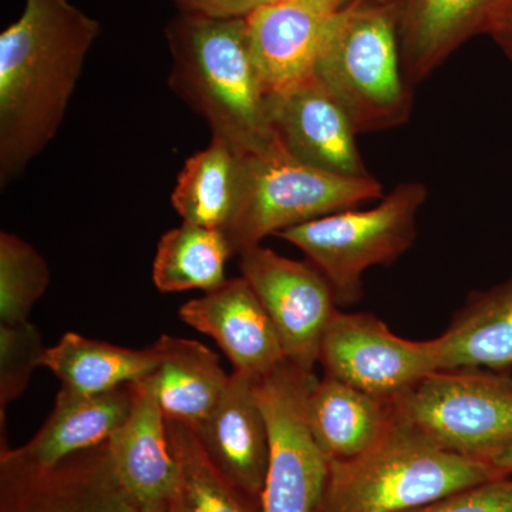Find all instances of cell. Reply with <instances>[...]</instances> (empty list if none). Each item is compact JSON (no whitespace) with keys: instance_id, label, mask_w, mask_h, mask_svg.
Returning <instances> with one entry per match:
<instances>
[{"instance_id":"29","label":"cell","mask_w":512,"mask_h":512,"mask_svg":"<svg viewBox=\"0 0 512 512\" xmlns=\"http://www.w3.org/2000/svg\"><path fill=\"white\" fill-rule=\"evenodd\" d=\"M178 12L207 18H247L249 13L276 0H173Z\"/></svg>"},{"instance_id":"16","label":"cell","mask_w":512,"mask_h":512,"mask_svg":"<svg viewBox=\"0 0 512 512\" xmlns=\"http://www.w3.org/2000/svg\"><path fill=\"white\" fill-rule=\"evenodd\" d=\"M127 419L109 443L114 470L134 504L168 503L177 480V463L150 376L130 383Z\"/></svg>"},{"instance_id":"19","label":"cell","mask_w":512,"mask_h":512,"mask_svg":"<svg viewBox=\"0 0 512 512\" xmlns=\"http://www.w3.org/2000/svg\"><path fill=\"white\" fill-rule=\"evenodd\" d=\"M439 370L512 367V276L468 296L443 335L436 338Z\"/></svg>"},{"instance_id":"32","label":"cell","mask_w":512,"mask_h":512,"mask_svg":"<svg viewBox=\"0 0 512 512\" xmlns=\"http://www.w3.org/2000/svg\"><path fill=\"white\" fill-rule=\"evenodd\" d=\"M302 2L309 3V5L315 6L326 12H339L343 8L345 0H302Z\"/></svg>"},{"instance_id":"26","label":"cell","mask_w":512,"mask_h":512,"mask_svg":"<svg viewBox=\"0 0 512 512\" xmlns=\"http://www.w3.org/2000/svg\"><path fill=\"white\" fill-rule=\"evenodd\" d=\"M46 259L29 242L2 231L0 234V323L28 322L36 302L49 288Z\"/></svg>"},{"instance_id":"1","label":"cell","mask_w":512,"mask_h":512,"mask_svg":"<svg viewBox=\"0 0 512 512\" xmlns=\"http://www.w3.org/2000/svg\"><path fill=\"white\" fill-rule=\"evenodd\" d=\"M100 33L70 0H26L0 35V185L8 187L56 137Z\"/></svg>"},{"instance_id":"3","label":"cell","mask_w":512,"mask_h":512,"mask_svg":"<svg viewBox=\"0 0 512 512\" xmlns=\"http://www.w3.org/2000/svg\"><path fill=\"white\" fill-rule=\"evenodd\" d=\"M328 463L315 512H413L470 485L505 476L490 460L437 446L402 412L366 453L345 461L328 458Z\"/></svg>"},{"instance_id":"11","label":"cell","mask_w":512,"mask_h":512,"mask_svg":"<svg viewBox=\"0 0 512 512\" xmlns=\"http://www.w3.org/2000/svg\"><path fill=\"white\" fill-rule=\"evenodd\" d=\"M109 443L80 451L55 466L30 463L15 448L0 453V512H127Z\"/></svg>"},{"instance_id":"30","label":"cell","mask_w":512,"mask_h":512,"mask_svg":"<svg viewBox=\"0 0 512 512\" xmlns=\"http://www.w3.org/2000/svg\"><path fill=\"white\" fill-rule=\"evenodd\" d=\"M483 28L493 33L512 62V0H495Z\"/></svg>"},{"instance_id":"22","label":"cell","mask_w":512,"mask_h":512,"mask_svg":"<svg viewBox=\"0 0 512 512\" xmlns=\"http://www.w3.org/2000/svg\"><path fill=\"white\" fill-rule=\"evenodd\" d=\"M42 366L67 389L99 394L153 373L158 353L153 345L146 349L123 348L69 332L55 346L46 348Z\"/></svg>"},{"instance_id":"2","label":"cell","mask_w":512,"mask_h":512,"mask_svg":"<svg viewBox=\"0 0 512 512\" xmlns=\"http://www.w3.org/2000/svg\"><path fill=\"white\" fill-rule=\"evenodd\" d=\"M173 92L200 114L212 136L238 153L276 136L265 93L249 52L245 18H207L178 12L165 28Z\"/></svg>"},{"instance_id":"14","label":"cell","mask_w":512,"mask_h":512,"mask_svg":"<svg viewBox=\"0 0 512 512\" xmlns=\"http://www.w3.org/2000/svg\"><path fill=\"white\" fill-rule=\"evenodd\" d=\"M178 316L214 339L234 372L259 379L288 360L271 316L242 276L184 303Z\"/></svg>"},{"instance_id":"7","label":"cell","mask_w":512,"mask_h":512,"mask_svg":"<svg viewBox=\"0 0 512 512\" xmlns=\"http://www.w3.org/2000/svg\"><path fill=\"white\" fill-rule=\"evenodd\" d=\"M396 400L413 426L451 453L490 460L512 444L510 372L436 370Z\"/></svg>"},{"instance_id":"10","label":"cell","mask_w":512,"mask_h":512,"mask_svg":"<svg viewBox=\"0 0 512 512\" xmlns=\"http://www.w3.org/2000/svg\"><path fill=\"white\" fill-rule=\"evenodd\" d=\"M239 269L271 316L286 359L313 372L339 306L328 279L312 262L295 261L261 245L239 254Z\"/></svg>"},{"instance_id":"6","label":"cell","mask_w":512,"mask_h":512,"mask_svg":"<svg viewBox=\"0 0 512 512\" xmlns=\"http://www.w3.org/2000/svg\"><path fill=\"white\" fill-rule=\"evenodd\" d=\"M429 197L426 184L407 181L367 210L333 212L279 232L328 279L339 306L362 299L363 275L390 265L413 247L417 217Z\"/></svg>"},{"instance_id":"17","label":"cell","mask_w":512,"mask_h":512,"mask_svg":"<svg viewBox=\"0 0 512 512\" xmlns=\"http://www.w3.org/2000/svg\"><path fill=\"white\" fill-rule=\"evenodd\" d=\"M309 429L329 460L366 453L400 416L396 399L375 396L336 377L318 379L308 397Z\"/></svg>"},{"instance_id":"5","label":"cell","mask_w":512,"mask_h":512,"mask_svg":"<svg viewBox=\"0 0 512 512\" xmlns=\"http://www.w3.org/2000/svg\"><path fill=\"white\" fill-rule=\"evenodd\" d=\"M394 13V3L360 0L340 10L316 70L357 134L402 126L412 114V84L404 73Z\"/></svg>"},{"instance_id":"25","label":"cell","mask_w":512,"mask_h":512,"mask_svg":"<svg viewBox=\"0 0 512 512\" xmlns=\"http://www.w3.org/2000/svg\"><path fill=\"white\" fill-rule=\"evenodd\" d=\"M231 256L224 232L183 222L158 242L154 285L164 293L214 291L227 282L225 266Z\"/></svg>"},{"instance_id":"27","label":"cell","mask_w":512,"mask_h":512,"mask_svg":"<svg viewBox=\"0 0 512 512\" xmlns=\"http://www.w3.org/2000/svg\"><path fill=\"white\" fill-rule=\"evenodd\" d=\"M46 348L33 323H0V407L15 402L28 389L36 367L42 366Z\"/></svg>"},{"instance_id":"8","label":"cell","mask_w":512,"mask_h":512,"mask_svg":"<svg viewBox=\"0 0 512 512\" xmlns=\"http://www.w3.org/2000/svg\"><path fill=\"white\" fill-rule=\"evenodd\" d=\"M318 377L286 360L255 379V393L268 423L271 454L261 494L264 512H315L329 463L309 429L308 397Z\"/></svg>"},{"instance_id":"21","label":"cell","mask_w":512,"mask_h":512,"mask_svg":"<svg viewBox=\"0 0 512 512\" xmlns=\"http://www.w3.org/2000/svg\"><path fill=\"white\" fill-rule=\"evenodd\" d=\"M495 0H407L402 18L403 69L424 82L474 30L483 28Z\"/></svg>"},{"instance_id":"13","label":"cell","mask_w":512,"mask_h":512,"mask_svg":"<svg viewBox=\"0 0 512 512\" xmlns=\"http://www.w3.org/2000/svg\"><path fill=\"white\" fill-rule=\"evenodd\" d=\"M340 10L326 12L302 0H276L249 13V52L268 96L316 74Z\"/></svg>"},{"instance_id":"23","label":"cell","mask_w":512,"mask_h":512,"mask_svg":"<svg viewBox=\"0 0 512 512\" xmlns=\"http://www.w3.org/2000/svg\"><path fill=\"white\" fill-rule=\"evenodd\" d=\"M238 184V151L212 136L204 150L185 160L171 204L183 222L224 232L237 207Z\"/></svg>"},{"instance_id":"20","label":"cell","mask_w":512,"mask_h":512,"mask_svg":"<svg viewBox=\"0 0 512 512\" xmlns=\"http://www.w3.org/2000/svg\"><path fill=\"white\" fill-rule=\"evenodd\" d=\"M153 346L158 366L148 376L164 416L197 426L221 402L231 375L220 357L197 340L163 335Z\"/></svg>"},{"instance_id":"12","label":"cell","mask_w":512,"mask_h":512,"mask_svg":"<svg viewBox=\"0 0 512 512\" xmlns=\"http://www.w3.org/2000/svg\"><path fill=\"white\" fill-rule=\"evenodd\" d=\"M268 114L276 136L302 163L345 177L370 175L349 114L318 74L268 96Z\"/></svg>"},{"instance_id":"34","label":"cell","mask_w":512,"mask_h":512,"mask_svg":"<svg viewBox=\"0 0 512 512\" xmlns=\"http://www.w3.org/2000/svg\"><path fill=\"white\" fill-rule=\"evenodd\" d=\"M370 3H373V5H393L394 0H370Z\"/></svg>"},{"instance_id":"28","label":"cell","mask_w":512,"mask_h":512,"mask_svg":"<svg viewBox=\"0 0 512 512\" xmlns=\"http://www.w3.org/2000/svg\"><path fill=\"white\" fill-rule=\"evenodd\" d=\"M413 512H512V474L470 485Z\"/></svg>"},{"instance_id":"24","label":"cell","mask_w":512,"mask_h":512,"mask_svg":"<svg viewBox=\"0 0 512 512\" xmlns=\"http://www.w3.org/2000/svg\"><path fill=\"white\" fill-rule=\"evenodd\" d=\"M167 431L177 463L168 512H264L261 498L245 493L215 466L191 426L167 419Z\"/></svg>"},{"instance_id":"18","label":"cell","mask_w":512,"mask_h":512,"mask_svg":"<svg viewBox=\"0 0 512 512\" xmlns=\"http://www.w3.org/2000/svg\"><path fill=\"white\" fill-rule=\"evenodd\" d=\"M130 383L99 394L60 387L52 412L42 429L16 453L37 466L50 467L64 458L107 443L127 419Z\"/></svg>"},{"instance_id":"15","label":"cell","mask_w":512,"mask_h":512,"mask_svg":"<svg viewBox=\"0 0 512 512\" xmlns=\"http://www.w3.org/2000/svg\"><path fill=\"white\" fill-rule=\"evenodd\" d=\"M192 430L202 447L235 485L261 498L268 473L271 441L255 379L234 372L214 412Z\"/></svg>"},{"instance_id":"4","label":"cell","mask_w":512,"mask_h":512,"mask_svg":"<svg viewBox=\"0 0 512 512\" xmlns=\"http://www.w3.org/2000/svg\"><path fill=\"white\" fill-rule=\"evenodd\" d=\"M238 154L237 207L224 231L232 255L258 247L269 235L384 195L372 174L345 177L318 170L293 157L278 136Z\"/></svg>"},{"instance_id":"33","label":"cell","mask_w":512,"mask_h":512,"mask_svg":"<svg viewBox=\"0 0 512 512\" xmlns=\"http://www.w3.org/2000/svg\"><path fill=\"white\" fill-rule=\"evenodd\" d=\"M127 512H168L167 503L134 504L131 503Z\"/></svg>"},{"instance_id":"31","label":"cell","mask_w":512,"mask_h":512,"mask_svg":"<svg viewBox=\"0 0 512 512\" xmlns=\"http://www.w3.org/2000/svg\"><path fill=\"white\" fill-rule=\"evenodd\" d=\"M490 461L503 473L512 474V444L495 453Z\"/></svg>"},{"instance_id":"9","label":"cell","mask_w":512,"mask_h":512,"mask_svg":"<svg viewBox=\"0 0 512 512\" xmlns=\"http://www.w3.org/2000/svg\"><path fill=\"white\" fill-rule=\"evenodd\" d=\"M319 363L325 375L396 399L439 370V352L436 339H403L372 313L338 309L320 343Z\"/></svg>"}]
</instances>
